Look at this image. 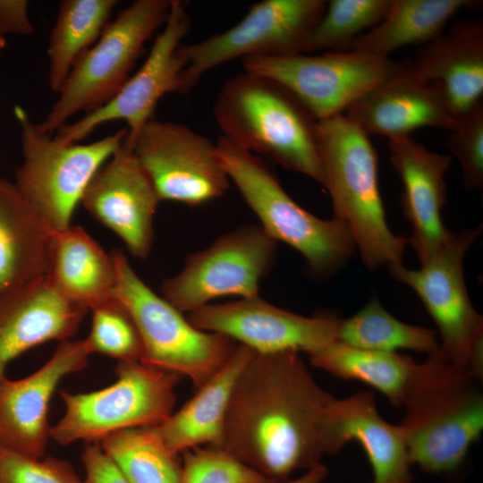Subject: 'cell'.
<instances>
[{
  "instance_id": "obj_1",
  "label": "cell",
  "mask_w": 483,
  "mask_h": 483,
  "mask_svg": "<svg viewBox=\"0 0 483 483\" xmlns=\"http://www.w3.org/2000/svg\"><path fill=\"white\" fill-rule=\"evenodd\" d=\"M337 400L316 382L299 352H255L233 387L217 448L284 483L342 450Z\"/></svg>"
},
{
  "instance_id": "obj_2",
  "label": "cell",
  "mask_w": 483,
  "mask_h": 483,
  "mask_svg": "<svg viewBox=\"0 0 483 483\" xmlns=\"http://www.w3.org/2000/svg\"><path fill=\"white\" fill-rule=\"evenodd\" d=\"M222 137L323 185L318 121L280 83L243 72L227 80L213 105Z\"/></svg>"
},
{
  "instance_id": "obj_3",
  "label": "cell",
  "mask_w": 483,
  "mask_h": 483,
  "mask_svg": "<svg viewBox=\"0 0 483 483\" xmlns=\"http://www.w3.org/2000/svg\"><path fill=\"white\" fill-rule=\"evenodd\" d=\"M479 381L448 361L439 350L419 363L399 424L412 465L439 474L462 462L483 430Z\"/></svg>"
},
{
  "instance_id": "obj_4",
  "label": "cell",
  "mask_w": 483,
  "mask_h": 483,
  "mask_svg": "<svg viewBox=\"0 0 483 483\" xmlns=\"http://www.w3.org/2000/svg\"><path fill=\"white\" fill-rule=\"evenodd\" d=\"M318 144L334 216L348 227L364 265L376 269L401 264L408 240L386 222L377 153L369 136L339 114L318 121Z\"/></svg>"
},
{
  "instance_id": "obj_5",
  "label": "cell",
  "mask_w": 483,
  "mask_h": 483,
  "mask_svg": "<svg viewBox=\"0 0 483 483\" xmlns=\"http://www.w3.org/2000/svg\"><path fill=\"white\" fill-rule=\"evenodd\" d=\"M216 145L220 164L259 225L302 255L311 275L328 276L350 258L355 244L343 221L319 218L295 202L262 157L222 136Z\"/></svg>"
},
{
  "instance_id": "obj_6",
  "label": "cell",
  "mask_w": 483,
  "mask_h": 483,
  "mask_svg": "<svg viewBox=\"0 0 483 483\" xmlns=\"http://www.w3.org/2000/svg\"><path fill=\"white\" fill-rule=\"evenodd\" d=\"M111 254L116 275L112 296L126 308L139 330L143 345L140 361L188 377L198 389L228 360L238 343L193 326L142 281L122 251Z\"/></svg>"
},
{
  "instance_id": "obj_7",
  "label": "cell",
  "mask_w": 483,
  "mask_h": 483,
  "mask_svg": "<svg viewBox=\"0 0 483 483\" xmlns=\"http://www.w3.org/2000/svg\"><path fill=\"white\" fill-rule=\"evenodd\" d=\"M172 0H137L109 21L75 62L38 128L50 135L69 118L91 113L113 98L131 77L145 44L166 21Z\"/></svg>"
},
{
  "instance_id": "obj_8",
  "label": "cell",
  "mask_w": 483,
  "mask_h": 483,
  "mask_svg": "<svg viewBox=\"0 0 483 483\" xmlns=\"http://www.w3.org/2000/svg\"><path fill=\"white\" fill-rule=\"evenodd\" d=\"M14 115L23 157L14 184L53 232L64 230L95 173L125 140L127 128L87 144L63 143L42 131L21 106Z\"/></svg>"
},
{
  "instance_id": "obj_9",
  "label": "cell",
  "mask_w": 483,
  "mask_h": 483,
  "mask_svg": "<svg viewBox=\"0 0 483 483\" xmlns=\"http://www.w3.org/2000/svg\"><path fill=\"white\" fill-rule=\"evenodd\" d=\"M116 381L97 391H61L65 411L50 428L57 444L96 442L126 428L157 426L172 413L175 387L183 378L140 360L118 361Z\"/></svg>"
},
{
  "instance_id": "obj_10",
  "label": "cell",
  "mask_w": 483,
  "mask_h": 483,
  "mask_svg": "<svg viewBox=\"0 0 483 483\" xmlns=\"http://www.w3.org/2000/svg\"><path fill=\"white\" fill-rule=\"evenodd\" d=\"M480 229L453 233L419 269L388 267L395 280L411 287L435 321L439 352L451 363L482 380L483 318L474 309L463 274V258Z\"/></svg>"
},
{
  "instance_id": "obj_11",
  "label": "cell",
  "mask_w": 483,
  "mask_h": 483,
  "mask_svg": "<svg viewBox=\"0 0 483 483\" xmlns=\"http://www.w3.org/2000/svg\"><path fill=\"white\" fill-rule=\"evenodd\" d=\"M244 72L269 78L287 89L317 120L339 114L382 80L411 66L359 51L251 56Z\"/></svg>"
},
{
  "instance_id": "obj_12",
  "label": "cell",
  "mask_w": 483,
  "mask_h": 483,
  "mask_svg": "<svg viewBox=\"0 0 483 483\" xmlns=\"http://www.w3.org/2000/svg\"><path fill=\"white\" fill-rule=\"evenodd\" d=\"M326 4L325 0H262L228 30L182 44L186 64L180 93L191 91L206 72L234 59L301 53Z\"/></svg>"
},
{
  "instance_id": "obj_13",
  "label": "cell",
  "mask_w": 483,
  "mask_h": 483,
  "mask_svg": "<svg viewBox=\"0 0 483 483\" xmlns=\"http://www.w3.org/2000/svg\"><path fill=\"white\" fill-rule=\"evenodd\" d=\"M277 242L258 225L247 224L187 256L182 270L161 284V296L191 312L224 296L258 297L259 284L276 257Z\"/></svg>"
},
{
  "instance_id": "obj_14",
  "label": "cell",
  "mask_w": 483,
  "mask_h": 483,
  "mask_svg": "<svg viewBox=\"0 0 483 483\" xmlns=\"http://www.w3.org/2000/svg\"><path fill=\"white\" fill-rule=\"evenodd\" d=\"M191 27L186 2L172 0L168 18L141 67L107 103L65 124L56 131L55 139L63 143H78L101 124L122 120L128 131L124 143L131 148L141 128L154 118L161 97L171 92L180 93L186 64L180 46Z\"/></svg>"
},
{
  "instance_id": "obj_15",
  "label": "cell",
  "mask_w": 483,
  "mask_h": 483,
  "mask_svg": "<svg viewBox=\"0 0 483 483\" xmlns=\"http://www.w3.org/2000/svg\"><path fill=\"white\" fill-rule=\"evenodd\" d=\"M131 148L161 201L194 207L222 197L229 189L216 143L183 123L153 118Z\"/></svg>"
},
{
  "instance_id": "obj_16",
  "label": "cell",
  "mask_w": 483,
  "mask_h": 483,
  "mask_svg": "<svg viewBox=\"0 0 483 483\" xmlns=\"http://www.w3.org/2000/svg\"><path fill=\"white\" fill-rule=\"evenodd\" d=\"M196 328L227 336L257 353L304 352L311 355L336 341L339 319L305 317L259 296L208 303L188 314Z\"/></svg>"
},
{
  "instance_id": "obj_17",
  "label": "cell",
  "mask_w": 483,
  "mask_h": 483,
  "mask_svg": "<svg viewBox=\"0 0 483 483\" xmlns=\"http://www.w3.org/2000/svg\"><path fill=\"white\" fill-rule=\"evenodd\" d=\"M161 199L132 148L123 143L97 169L80 204L114 232L135 258H146L154 240Z\"/></svg>"
},
{
  "instance_id": "obj_18",
  "label": "cell",
  "mask_w": 483,
  "mask_h": 483,
  "mask_svg": "<svg viewBox=\"0 0 483 483\" xmlns=\"http://www.w3.org/2000/svg\"><path fill=\"white\" fill-rule=\"evenodd\" d=\"M91 354L85 339H67L32 374L17 380L6 377L0 380L1 446L35 458L44 456L51 438V396L65 376L89 365Z\"/></svg>"
},
{
  "instance_id": "obj_19",
  "label": "cell",
  "mask_w": 483,
  "mask_h": 483,
  "mask_svg": "<svg viewBox=\"0 0 483 483\" xmlns=\"http://www.w3.org/2000/svg\"><path fill=\"white\" fill-rule=\"evenodd\" d=\"M388 148L403 185V213L412 227L408 243L422 263L453 233L441 216L447 198L445 178L452 157L427 148L411 136L389 139Z\"/></svg>"
},
{
  "instance_id": "obj_20",
  "label": "cell",
  "mask_w": 483,
  "mask_h": 483,
  "mask_svg": "<svg viewBox=\"0 0 483 483\" xmlns=\"http://www.w3.org/2000/svg\"><path fill=\"white\" fill-rule=\"evenodd\" d=\"M369 137L410 136L422 127L453 130V116L437 87L419 78L411 65L366 91L343 113Z\"/></svg>"
},
{
  "instance_id": "obj_21",
  "label": "cell",
  "mask_w": 483,
  "mask_h": 483,
  "mask_svg": "<svg viewBox=\"0 0 483 483\" xmlns=\"http://www.w3.org/2000/svg\"><path fill=\"white\" fill-rule=\"evenodd\" d=\"M89 309L68 299L47 275L0 292V380L7 364L49 341L70 339Z\"/></svg>"
},
{
  "instance_id": "obj_22",
  "label": "cell",
  "mask_w": 483,
  "mask_h": 483,
  "mask_svg": "<svg viewBox=\"0 0 483 483\" xmlns=\"http://www.w3.org/2000/svg\"><path fill=\"white\" fill-rule=\"evenodd\" d=\"M411 70L441 91L453 116L458 120L483 96V23L458 21L423 45Z\"/></svg>"
},
{
  "instance_id": "obj_23",
  "label": "cell",
  "mask_w": 483,
  "mask_h": 483,
  "mask_svg": "<svg viewBox=\"0 0 483 483\" xmlns=\"http://www.w3.org/2000/svg\"><path fill=\"white\" fill-rule=\"evenodd\" d=\"M255 352L238 343L228 360L179 411L151 429L165 448L174 455L185 450L217 447L229 401L236 381Z\"/></svg>"
},
{
  "instance_id": "obj_24",
  "label": "cell",
  "mask_w": 483,
  "mask_h": 483,
  "mask_svg": "<svg viewBox=\"0 0 483 483\" xmlns=\"http://www.w3.org/2000/svg\"><path fill=\"white\" fill-rule=\"evenodd\" d=\"M54 233L14 182L0 178V292L48 275Z\"/></svg>"
},
{
  "instance_id": "obj_25",
  "label": "cell",
  "mask_w": 483,
  "mask_h": 483,
  "mask_svg": "<svg viewBox=\"0 0 483 483\" xmlns=\"http://www.w3.org/2000/svg\"><path fill=\"white\" fill-rule=\"evenodd\" d=\"M335 419L342 448L353 440L363 448L373 472L372 483H412V463L402 431L380 416L372 393L358 392L338 399Z\"/></svg>"
},
{
  "instance_id": "obj_26",
  "label": "cell",
  "mask_w": 483,
  "mask_h": 483,
  "mask_svg": "<svg viewBox=\"0 0 483 483\" xmlns=\"http://www.w3.org/2000/svg\"><path fill=\"white\" fill-rule=\"evenodd\" d=\"M47 275L64 295L88 309L112 297L116 277L112 254L72 225L53 235Z\"/></svg>"
},
{
  "instance_id": "obj_27",
  "label": "cell",
  "mask_w": 483,
  "mask_h": 483,
  "mask_svg": "<svg viewBox=\"0 0 483 483\" xmlns=\"http://www.w3.org/2000/svg\"><path fill=\"white\" fill-rule=\"evenodd\" d=\"M471 0H392L384 18L357 38L348 51L389 57L410 45H425L445 30L460 10L479 5Z\"/></svg>"
},
{
  "instance_id": "obj_28",
  "label": "cell",
  "mask_w": 483,
  "mask_h": 483,
  "mask_svg": "<svg viewBox=\"0 0 483 483\" xmlns=\"http://www.w3.org/2000/svg\"><path fill=\"white\" fill-rule=\"evenodd\" d=\"M313 366L343 380L365 383L402 407L419 363L399 352L361 350L335 342L309 355Z\"/></svg>"
},
{
  "instance_id": "obj_29",
  "label": "cell",
  "mask_w": 483,
  "mask_h": 483,
  "mask_svg": "<svg viewBox=\"0 0 483 483\" xmlns=\"http://www.w3.org/2000/svg\"><path fill=\"white\" fill-rule=\"evenodd\" d=\"M116 0H63L50 33L48 84L58 93L78 58L100 37Z\"/></svg>"
},
{
  "instance_id": "obj_30",
  "label": "cell",
  "mask_w": 483,
  "mask_h": 483,
  "mask_svg": "<svg viewBox=\"0 0 483 483\" xmlns=\"http://www.w3.org/2000/svg\"><path fill=\"white\" fill-rule=\"evenodd\" d=\"M335 342L361 350L385 352L411 350L428 355L439 348L434 329L399 320L375 297L353 316L339 319Z\"/></svg>"
},
{
  "instance_id": "obj_31",
  "label": "cell",
  "mask_w": 483,
  "mask_h": 483,
  "mask_svg": "<svg viewBox=\"0 0 483 483\" xmlns=\"http://www.w3.org/2000/svg\"><path fill=\"white\" fill-rule=\"evenodd\" d=\"M98 442L130 483H180L182 462L150 427L111 433Z\"/></svg>"
},
{
  "instance_id": "obj_32",
  "label": "cell",
  "mask_w": 483,
  "mask_h": 483,
  "mask_svg": "<svg viewBox=\"0 0 483 483\" xmlns=\"http://www.w3.org/2000/svg\"><path fill=\"white\" fill-rule=\"evenodd\" d=\"M392 0H330L301 53L348 51L351 44L376 26Z\"/></svg>"
},
{
  "instance_id": "obj_33",
  "label": "cell",
  "mask_w": 483,
  "mask_h": 483,
  "mask_svg": "<svg viewBox=\"0 0 483 483\" xmlns=\"http://www.w3.org/2000/svg\"><path fill=\"white\" fill-rule=\"evenodd\" d=\"M92 324L85 338L92 354L98 352L118 361L140 360L143 345L136 324L114 297L90 309Z\"/></svg>"
},
{
  "instance_id": "obj_34",
  "label": "cell",
  "mask_w": 483,
  "mask_h": 483,
  "mask_svg": "<svg viewBox=\"0 0 483 483\" xmlns=\"http://www.w3.org/2000/svg\"><path fill=\"white\" fill-rule=\"evenodd\" d=\"M182 454L180 483H275L221 448L197 446Z\"/></svg>"
},
{
  "instance_id": "obj_35",
  "label": "cell",
  "mask_w": 483,
  "mask_h": 483,
  "mask_svg": "<svg viewBox=\"0 0 483 483\" xmlns=\"http://www.w3.org/2000/svg\"><path fill=\"white\" fill-rule=\"evenodd\" d=\"M447 146L462 166L464 186L481 190L483 186V101L457 120L449 131Z\"/></svg>"
},
{
  "instance_id": "obj_36",
  "label": "cell",
  "mask_w": 483,
  "mask_h": 483,
  "mask_svg": "<svg viewBox=\"0 0 483 483\" xmlns=\"http://www.w3.org/2000/svg\"><path fill=\"white\" fill-rule=\"evenodd\" d=\"M0 483H81V480L64 460L35 458L0 445Z\"/></svg>"
},
{
  "instance_id": "obj_37",
  "label": "cell",
  "mask_w": 483,
  "mask_h": 483,
  "mask_svg": "<svg viewBox=\"0 0 483 483\" xmlns=\"http://www.w3.org/2000/svg\"><path fill=\"white\" fill-rule=\"evenodd\" d=\"M81 462L85 469L81 483H130L99 444H88Z\"/></svg>"
},
{
  "instance_id": "obj_38",
  "label": "cell",
  "mask_w": 483,
  "mask_h": 483,
  "mask_svg": "<svg viewBox=\"0 0 483 483\" xmlns=\"http://www.w3.org/2000/svg\"><path fill=\"white\" fill-rule=\"evenodd\" d=\"M34 31L28 16V1L0 0V36L30 35Z\"/></svg>"
},
{
  "instance_id": "obj_39",
  "label": "cell",
  "mask_w": 483,
  "mask_h": 483,
  "mask_svg": "<svg viewBox=\"0 0 483 483\" xmlns=\"http://www.w3.org/2000/svg\"><path fill=\"white\" fill-rule=\"evenodd\" d=\"M328 475L327 468L320 463L316 467L308 470L301 477L294 479H288L284 483H321Z\"/></svg>"
},
{
  "instance_id": "obj_40",
  "label": "cell",
  "mask_w": 483,
  "mask_h": 483,
  "mask_svg": "<svg viewBox=\"0 0 483 483\" xmlns=\"http://www.w3.org/2000/svg\"><path fill=\"white\" fill-rule=\"evenodd\" d=\"M6 46V41L4 37L0 36V50L4 49Z\"/></svg>"
}]
</instances>
